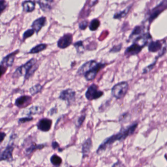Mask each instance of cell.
<instances>
[{
  "label": "cell",
  "instance_id": "6da1fadb",
  "mask_svg": "<svg viewBox=\"0 0 167 167\" xmlns=\"http://www.w3.org/2000/svg\"><path fill=\"white\" fill-rule=\"evenodd\" d=\"M104 66V64L98 63L96 61L91 60L82 65L78 69L77 74L78 75H84L86 81H92L96 78L98 71Z\"/></svg>",
  "mask_w": 167,
  "mask_h": 167
},
{
  "label": "cell",
  "instance_id": "7a4b0ae2",
  "mask_svg": "<svg viewBox=\"0 0 167 167\" xmlns=\"http://www.w3.org/2000/svg\"><path fill=\"white\" fill-rule=\"evenodd\" d=\"M137 124L135 123V124L127 127V128L122 129L117 134L114 135L113 136H111L110 137L106 139L102 143V144L99 147L98 150H97V152L98 154H100L101 152H102V151L105 150L108 145L112 144L115 142L125 139L127 137H128L129 135L133 133L137 127Z\"/></svg>",
  "mask_w": 167,
  "mask_h": 167
},
{
  "label": "cell",
  "instance_id": "3957f363",
  "mask_svg": "<svg viewBox=\"0 0 167 167\" xmlns=\"http://www.w3.org/2000/svg\"><path fill=\"white\" fill-rule=\"evenodd\" d=\"M37 60L31 58L25 64L18 68L13 74L14 78H19L25 75L26 79H28L37 70Z\"/></svg>",
  "mask_w": 167,
  "mask_h": 167
},
{
  "label": "cell",
  "instance_id": "277c9868",
  "mask_svg": "<svg viewBox=\"0 0 167 167\" xmlns=\"http://www.w3.org/2000/svg\"><path fill=\"white\" fill-rule=\"evenodd\" d=\"M128 89V84L126 81L119 82L113 86L111 90L112 96L117 99H121L127 94Z\"/></svg>",
  "mask_w": 167,
  "mask_h": 167
},
{
  "label": "cell",
  "instance_id": "5b68a950",
  "mask_svg": "<svg viewBox=\"0 0 167 167\" xmlns=\"http://www.w3.org/2000/svg\"><path fill=\"white\" fill-rule=\"evenodd\" d=\"M103 95L104 92L99 90L98 86L95 84H92L89 86L85 93L86 98L89 101L98 99L101 97Z\"/></svg>",
  "mask_w": 167,
  "mask_h": 167
},
{
  "label": "cell",
  "instance_id": "8992f818",
  "mask_svg": "<svg viewBox=\"0 0 167 167\" xmlns=\"http://www.w3.org/2000/svg\"><path fill=\"white\" fill-rule=\"evenodd\" d=\"M167 6V1H162L160 4L151 10L148 17V21L150 23L152 22L163 11L166 9Z\"/></svg>",
  "mask_w": 167,
  "mask_h": 167
},
{
  "label": "cell",
  "instance_id": "52a82bcc",
  "mask_svg": "<svg viewBox=\"0 0 167 167\" xmlns=\"http://www.w3.org/2000/svg\"><path fill=\"white\" fill-rule=\"evenodd\" d=\"M151 37L148 32L144 33L143 34L135 38L133 40V43L138 45L141 47L143 48L148 45L151 40Z\"/></svg>",
  "mask_w": 167,
  "mask_h": 167
},
{
  "label": "cell",
  "instance_id": "ba28073f",
  "mask_svg": "<svg viewBox=\"0 0 167 167\" xmlns=\"http://www.w3.org/2000/svg\"><path fill=\"white\" fill-rule=\"evenodd\" d=\"M75 97V91L71 89H67L61 92L59 98L63 101H66L69 104H70L71 102L74 101Z\"/></svg>",
  "mask_w": 167,
  "mask_h": 167
},
{
  "label": "cell",
  "instance_id": "9c48e42d",
  "mask_svg": "<svg viewBox=\"0 0 167 167\" xmlns=\"http://www.w3.org/2000/svg\"><path fill=\"white\" fill-rule=\"evenodd\" d=\"M73 42V35L71 34H65L59 39L57 42V46L60 48H65L68 47Z\"/></svg>",
  "mask_w": 167,
  "mask_h": 167
},
{
  "label": "cell",
  "instance_id": "30bf717a",
  "mask_svg": "<svg viewBox=\"0 0 167 167\" xmlns=\"http://www.w3.org/2000/svg\"><path fill=\"white\" fill-rule=\"evenodd\" d=\"M166 50V46L163 48V44L161 41L157 40L156 41L151 42L148 45V51L150 52L155 53L159 51Z\"/></svg>",
  "mask_w": 167,
  "mask_h": 167
},
{
  "label": "cell",
  "instance_id": "8fae6325",
  "mask_svg": "<svg viewBox=\"0 0 167 167\" xmlns=\"http://www.w3.org/2000/svg\"><path fill=\"white\" fill-rule=\"evenodd\" d=\"M52 121L48 119H43L38 122V128L42 131H48L51 128Z\"/></svg>",
  "mask_w": 167,
  "mask_h": 167
},
{
  "label": "cell",
  "instance_id": "7c38bea8",
  "mask_svg": "<svg viewBox=\"0 0 167 167\" xmlns=\"http://www.w3.org/2000/svg\"><path fill=\"white\" fill-rule=\"evenodd\" d=\"M142 48H143L141 47L138 45L133 43L126 49L125 54L128 57L131 55H137L141 51Z\"/></svg>",
  "mask_w": 167,
  "mask_h": 167
},
{
  "label": "cell",
  "instance_id": "4fadbf2b",
  "mask_svg": "<svg viewBox=\"0 0 167 167\" xmlns=\"http://www.w3.org/2000/svg\"><path fill=\"white\" fill-rule=\"evenodd\" d=\"M46 22V18L45 17H41L38 18L32 23V26H31L32 30H34V31L38 33L40 31L42 27L44 26Z\"/></svg>",
  "mask_w": 167,
  "mask_h": 167
},
{
  "label": "cell",
  "instance_id": "5bb4252c",
  "mask_svg": "<svg viewBox=\"0 0 167 167\" xmlns=\"http://www.w3.org/2000/svg\"><path fill=\"white\" fill-rule=\"evenodd\" d=\"M13 149V147L9 145L4 151H0V161L8 160L11 158Z\"/></svg>",
  "mask_w": 167,
  "mask_h": 167
},
{
  "label": "cell",
  "instance_id": "9a60e30c",
  "mask_svg": "<svg viewBox=\"0 0 167 167\" xmlns=\"http://www.w3.org/2000/svg\"><path fill=\"white\" fill-rule=\"evenodd\" d=\"M31 101V98L28 96H22L16 100L15 104L18 107H23L28 105Z\"/></svg>",
  "mask_w": 167,
  "mask_h": 167
},
{
  "label": "cell",
  "instance_id": "2e32d148",
  "mask_svg": "<svg viewBox=\"0 0 167 167\" xmlns=\"http://www.w3.org/2000/svg\"><path fill=\"white\" fill-rule=\"evenodd\" d=\"M18 52H19L18 51H16L13 53H11V54L7 55V57H5L3 59V60L1 62V64L4 65L7 68L12 66V65L13 63L14 60V58H15L16 54H18Z\"/></svg>",
  "mask_w": 167,
  "mask_h": 167
},
{
  "label": "cell",
  "instance_id": "e0dca14e",
  "mask_svg": "<svg viewBox=\"0 0 167 167\" xmlns=\"http://www.w3.org/2000/svg\"><path fill=\"white\" fill-rule=\"evenodd\" d=\"M22 6L25 11L27 12H32L35 9V4L34 1H23Z\"/></svg>",
  "mask_w": 167,
  "mask_h": 167
},
{
  "label": "cell",
  "instance_id": "ac0fdd59",
  "mask_svg": "<svg viewBox=\"0 0 167 167\" xmlns=\"http://www.w3.org/2000/svg\"><path fill=\"white\" fill-rule=\"evenodd\" d=\"M53 2V1H37L41 10L45 11L51 10V3Z\"/></svg>",
  "mask_w": 167,
  "mask_h": 167
},
{
  "label": "cell",
  "instance_id": "d6986e66",
  "mask_svg": "<svg viewBox=\"0 0 167 167\" xmlns=\"http://www.w3.org/2000/svg\"><path fill=\"white\" fill-rule=\"evenodd\" d=\"M143 32H144L143 27L139 26H136V27H135V28H134V30L132 31V34H131L130 35L129 39L130 40V39H133V38H136V37H137L140 35L144 34V33H143Z\"/></svg>",
  "mask_w": 167,
  "mask_h": 167
},
{
  "label": "cell",
  "instance_id": "ffe728a7",
  "mask_svg": "<svg viewBox=\"0 0 167 167\" xmlns=\"http://www.w3.org/2000/svg\"><path fill=\"white\" fill-rule=\"evenodd\" d=\"M92 141L91 139H88L85 141L82 145V153L84 156H86L89 154L92 147Z\"/></svg>",
  "mask_w": 167,
  "mask_h": 167
},
{
  "label": "cell",
  "instance_id": "44dd1931",
  "mask_svg": "<svg viewBox=\"0 0 167 167\" xmlns=\"http://www.w3.org/2000/svg\"><path fill=\"white\" fill-rule=\"evenodd\" d=\"M46 48H47V45L44 44L38 45L31 50L30 54H37L46 49Z\"/></svg>",
  "mask_w": 167,
  "mask_h": 167
},
{
  "label": "cell",
  "instance_id": "7402d4cb",
  "mask_svg": "<svg viewBox=\"0 0 167 167\" xmlns=\"http://www.w3.org/2000/svg\"><path fill=\"white\" fill-rule=\"evenodd\" d=\"M41 111V109L40 107L34 106V107H30L29 109H27V110L25 111V112L24 113L25 114L31 115L36 114L39 113V112H40Z\"/></svg>",
  "mask_w": 167,
  "mask_h": 167
},
{
  "label": "cell",
  "instance_id": "603a6c76",
  "mask_svg": "<svg viewBox=\"0 0 167 167\" xmlns=\"http://www.w3.org/2000/svg\"><path fill=\"white\" fill-rule=\"evenodd\" d=\"M131 5H129V7H127V8H125V10L121 11V12H119V13H116L114 16V18L115 19H121L122 18L124 17L125 16L127 15V14L128 13L129 10L130 9Z\"/></svg>",
  "mask_w": 167,
  "mask_h": 167
},
{
  "label": "cell",
  "instance_id": "cb8c5ba5",
  "mask_svg": "<svg viewBox=\"0 0 167 167\" xmlns=\"http://www.w3.org/2000/svg\"><path fill=\"white\" fill-rule=\"evenodd\" d=\"M100 25V22L98 19H94L91 21L89 25L90 30L92 31H95Z\"/></svg>",
  "mask_w": 167,
  "mask_h": 167
},
{
  "label": "cell",
  "instance_id": "d4e9b609",
  "mask_svg": "<svg viewBox=\"0 0 167 167\" xmlns=\"http://www.w3.org/2000/svg\"><path fill=\"white\" fill-rule=\"evenodd\" d=\"M51 161L54 165L56 166H59L62 162V160L60 157L57 155H53L51 156Z\"/></svg>",
  "mask_w": 167,
  "mask_h": 167
},
{
  "label": "cell",
  "instance_id": "484cf974",
  "mask_svg": "<svg viewBox=\"0 0 167 167\" xmlns=\"http://www.w3.org/2000/svg\"><path fill=\"white\" fill-rule=\"evenodd\" d=\"M42 88V86L40 84H37V85L32 86V87L30 88V93L32 95H34L37 94V93H38L40 91Z\"/></svg>",
  "mask_w": 167,
  "mask_h": 167
},
{
  "label": "cell",
  "instance_id": "4316f807",
  "mask_svg": "<svg viewBox=\"0 0 167 167\" xmlns=\"http://www.w3.org/2000/svg\"><path fill=\"white\" fill-rule=\"evenodd\" d=\"M75 47L77 50V52L78 53H82L84 52V48L83 45V42L81 41H79L78 42H75L74 45Z\"/></svg>",
  "mask_w": 167,
  "mask_h": 167
},
{
  "label": "cell",
  "instance_id": "83f0119b",
  "mask_svg": "<svg viewBox=\"0 0 167 167\" xmlns=\"http://www.w3.org/2000/svg\"><path fill=\"white\" fill-rule=\"evenodd\" d=\"M34 32L35 31H34V30H32V29H29V30H27L24 34L23 39L25 40V39H27L28 38L31 37L34 34Z\"/></svg>",
  "mask_w": 167,
  "mask_h": 167
},
{
  "label": "cell",
  "instance_id": "f1b7e54d",
  "mask_svg": "<svg viewBox=\"0 0 167 167\" xmlns=\"http://www.w3.org/2000/svg\"><path fill=\"white\" fill-rule=\"evenodd\" d=\"M43 148V145H31V147L29 148L27 150V152L28 154H30L32 152V151H34V150H37V149H39V148Z\"/></svg>",
  "mask_w": 167,
  "mask_h": 167
},
{
  "label": "cell",
  "instance_id": "f546056e",
  "mask_svg": "<svg viewBox=\"0 0 167 167\" xmlns=\"http://www.w3.org/2000/svg\"><path fill=\"white\" fill-rule=\"evenodd\" d=\"M158 58V57H156V60L154 61V63L148 66L147 67L145 68L143 70V74H146V73H148V72H150L151 70H152V69L154 68V65H155V64H156V61L157 60Z\"/></svg>",
  "mask_w": 167,
  "mask_h": 167
},
{
  "label": "cell",
  "instance_id": "4dcf8cb0",
  "mask_svg": "<svg viewBox=\"0 0 167 167\" xmlns=\"http://www.w3.org/2000/svg\"><path fill=\"white\" fill-rule=\"evenodd\" d=\"M122 47V45L119 44L117 46H115L112 48L110 50V53H117L120 51V50H121Z\"/></svg>",
  "mask_w": 167,
  "mask_h": 167
},
{
  "label": "cell",
  "instance_id": "1f68e13d",
  "mask_svg": "<svg viewBox=\"0 0 167 167\" xmlns=\"http://www.w3.org/2000/svg\"><path fill=\"white\" fill-rule=\"evenodd\" d=\"M88 26V22L87 21L84 20L81 22L79 24V28L81 30H84Z\"/></svg>",
  "mask_w": 167,
  "mask_h": 167
},
{
  "label": "cell",
  "instance_id": "d6a6232c",
  "mask_svg": "<svg viewBox=\"0 0 167 167\" xmlns=\"http://www.w3.org/2000/svg\"><path fill=\"white\" fill-rule=\"evenodd\" d=\"M7 2L5 1H0V14L7 7Z\"/></svg>",
  "mask_w": 167,
  "mask_h": 167
},
{
  "label": "cell",
  "instance_id": "836d02e7",
  "mask_svg": "<svg viewBox=\"0 0 167 167\" xmlns=\"http://www.w3.org/2000/svg\"><path fill=\"white\" fill-rule=\"evenodd\" d=\"M7 68V67L6 66L1 64V65H0V78L1 77V76L5 73Z\"/></svg>",
  "mask_w": 167,
  "mask_h": 167
},
{
  "label": "cell",
  "instance_id": "e575fe53",
  "mask_svg": "<svg viewBox=\"0 0 167 167\" xmlns=\"http://www.w3.org/2000/svg\"><path fill=\"white\" fill-rule=\"evenodd\" d=\"M32 120V118L31 117H26L20 119L19 120V122L21 123H25L26 122L30 121Z\"/></svg>",
  "mask_w": 167,
  "mask_h": 167
},
{
  "label": "cell",
  "instance_id": "d590c367",
  "mask_svg": "<svg viewBox=\"0 0 167 167\" xmlns=\"http://www.w3.org/2000/svg\"><path fill=\"white\" fill-rule=\"evenodd\" d=\"M5 137V133L4 132H0V142L3 141Z\"/></svg>",
  "mask_w": 167,
  "mask_h": 167
},
{
  "label": "cell",
  "instance_id": "8d00e7d4",
  "mask_svg": "<svg viewBox=\"0 0 167 167\" xmlns=\"http://www.w3.org/2000/svg\"><path fill=\"white\" fill-rule=\"evenodd\" d=\"M85 116H81V118H80L78 120V124L79 125H81L82 124V122H84V119H85Z\"/></svg>",
  "mask_w": 167,
  "mask_h": 167
},
{
  "label": "cell",
  "instance_id": "74e56055",
  "mask_svg": "<svg viewBox=\"0 0 167 167\" xmlns=\"http://www.w3.org/2000/svg\"><path fill=\"white\" fill-rule=\"evenodd\" d=\"M52 145H53V148H57V147H58V144L57 142H53Z\"/></svg>",
  "mask_w": 167,
  "mask_h": 167
},
{
  "label": "cell",
  "instance_id": "f35d334b",
  "mask_svg": "<svg viewBox=\"0 0 167 167\" xmlns=\"http://www.w3.org/2000/svg\"><path fill=\"white\" fill-rule=\"evenodd\" d=\"M112 167H122L121 166V164H120L119 163H117L116 164H115L114 165H113Z\"/></svg>",
  "mask_w": 167,
  "mask_h": 167
}]
</instances>
